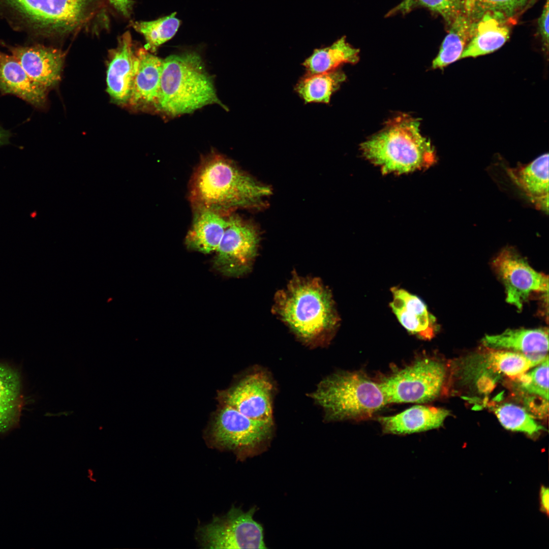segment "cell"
<instances>
[{
    "label": "cell",
    "mask_w": 549,
    "mask_h": 549,
    "mask_svg": "<svg viewBox=\"0 0 549 549\" xmlns=\"http://www.w3.org/2000/svg\"><path fill=\"white\" fill-rule=\"evenodd\" d=\"M109 2L120 12L125 15H128L131 8L130 0H108Z\"/></svg>",
    "instance_id": "cell-34"
},
{
    "label": "cell",
    "mask_w": 549,
    "mask_h": 549,
    "mask_svg": "<svg viewBox=\"0 0 549 549\" xmlns=\"http://www.w3.org/2000/svg\"><path fill=\"white\" fill-rule=\"evenodd\" d=\"M540 505L541 510L548 514L549 508V491L548 489L545 486H542L540 492Z\"/></svg>",
    "instance_id": "cell-35"
},
{
    "label": "cell",
    "mask_w": 549,
    "mask_h": 549,
    "mask_svg": "<svg viewBox=\"0 0 549 549\" xmlns=\"http://www.w3.org/2000/svg\"><path fill=\"white\" fill-rule=\"evenodd\" d=\"M492 265L505 286L506 300L518 310L532 293H548V277L534 270L512 248L504 249Z\"/></svg>",
    "instance_id": "cell-11"
},
{
    "label": "cell",
    "mask_w": 549,
    "mask_h": 549,
    "mask_svg": "<svg viewBox=\"0 0 549 549\" xmlns=\"http://www.w3.org/2000/svg\"><path fill=\"white\" fill-rule=\"evenodd\" d=\"M358 54L359 50L343 37L328 47L315 49L303 65L310 74L328 72L344 63H356Z\"/></svg>",
    "instance_id": "cell-24"
},
{
    "label": "cell",
    "mask_w": 549,
    "mask_h": 549,
    "mask_svg": "<svg viewBox=\"0 0 549 549\" xmlns=\"http://www.w3.org/2000/svg\"><path fill=\"white\" fill-rule=\"evenodd\" d=\"M538 33L545 49L548 46V0H546L541 15L538 19Z\"/></svg>",
    "instance_id": "cell-33"
},
{
    "label": "cell",
    "mask_w": 549,
    "mask_h": 549,
    "mask_svg": "<svg viewBox=\"0 0 549 549\" xmlns=\"http://www.w3.org/2000/svg\"><path fill=\"white\" fill-rule=\"evenodd\" d=\"M443 363L422 357L379 382L387 404L425 403L438 398L445 386Z\"/></svg>",
    "instance_id": "cell-7"
},
{
    "label": "cell",
    "mask_w": 549,
    "mask_h": 549,
    "mask_svg": "<svg viewBox=\"0 0 549 549\" xmlns=\"http://www.w3.org/2000/svg\"><path fill=\"white\" fill-rule=\"evenodd\" d=\"M272 388L267 375L256 372L246 376L224 392V404L250 418L272 421Z\"/></svg>",
    "instance_id": "cell-12"
},
{
    "label": "cell",
    "mask_w": 549,
    "mask_h": 549,
    "mask_svg": "<svg viewBox=\"0 0 549 549\" xmlns=\"http://www.w3.org/2000/svg\"><path fill=\"white\" fill-rule=\"evenodd\" d=\"M6 46L29 77L47 89L60 80L64 60L60 50L39 44Z\"/></svg>",
    "instance_id": "cell-13"
},
{
    "label": "cell",
    "mask_w": 549,
    "mask_h": 549,
    "mask_svg": "<svg viewBox=\"0 0 549 549\" xmlns=\"http://www.w3.org/2000/svg\"><path fill=\"white\" fill-rule=\"evenodd\" d=\"M270 188L215 151L204 156L191 177L189 196L194 208L230 214L241 208L260 207Z\"/></svg>",
    "instance_id": "cell-2"
},
{
    "label": "cell",
    "mask_w": 549,
    "mask_h": 549,
    "mask_svg": "<svg viewBox=\"0 0 549 549\" xmlns=\"http://www.w3.org/2000/svg\"><path fill=\"white\" fill-rule=\"evenodd\" d=\"M11 136L9 131L0 126V146L9 143Z\"/></svg>",
    "instance_id": "cell-36"
},
{
    "label": "cell",
    "mask_w": 549,
    "mask_h": 549,
    "mask_svg": "<svg viewBox=\"0 0 549 549\" xmlns=\"http://www.w3.org/2000/svg\"><path fill=\"white\" fill-rule=\"evenodd\" d=\"M192 224L185 238L188 248L205 254L216 252L230 214L206 208H194ZM232 213V212H231Z\"/></svg>",
    "instance_id": "cell-19"
},
{
    "label": "cell",
    "mask_w": 549,
    "mask_h": 549,
    "mask_svg": "<svg viewBox=\"0 0 549 549\" xmlns=\"http://www.w3.org/2000/svg\"><path fill=\"white\" fill-rule=\"evenodd\" d=\"M175 12L154 21L136 22L134 24V28L145 38L146 49L154 51L174 36L180 25V20L175 17Z\"/></svg>",
    "instance_id": "cell-29"
},
{
    "label": "cell",
    "mask_w": 549,
    "mask_h": 549,
    "mask_svg": "<svg viewBox=\"0 0 549 549\" xmlns=\"http://www.w3.org/2000/svg\"><path fill=\"white\" fill-rule=\"evenodd\" d=\"M131 35L127 32L119 39L109 54L107 69V91L118 103L129 102L137 67Z\"/></svg>",
    "instance_id": "cell-15"
},
{
    "label": "cell",
    "mask_w": 549,
    "mask_h": 549,
    "mask_svg": "<svg viewBox=\"0 0 549 549\" xmlns=\"http://www.w3.org/2000/svg\"><path fill=\"white\" fill-rule=\"evenodd\" d=\"M536 0H464L463 11L476 21L485 14L501 17L512 24Z\"/></svg>",
    "instance_id": "cell-27"
},
{
    "label": "cell",
    "mask_w": 549,
    "mask_h": 549,
    "mask_svg": "<svg viewBox=\"0 0 549 549\" xmlns=\"http://www.w3.org/2000/svg\"><path fill=\"white\" fill-rule=\"evenodd\" d=\"M273 421L250 418L224 404L213 423L211 437L219 446L236 451L253 448L268 439Z\"/></svg>",
    "instance_id": "cell-10"
},
{
    "label": "cell",
    "mask_w": 549,
    "mask_h": 549,
    "mask_svg": "<svg viewBox=\"0 0 549 549\" xmlns=\"http://www.w3.org/2000/svg\"><path fill=\"white\" fill-rule=\"evenodd\" d=\"M515 378L521 391L533 395L528 399L538 398L548 401V357L533 370Z\"/></svg>",
    "instance_id": "cell-32"
},
{
    "label": "cell",
    "mask_w": 549,
    "mask_h": 549,
    "mask_svg": "<svg viewBox=\"0 0 549 549\" xmlns=\"http://www.w3.org/2000/svg\"><path fill=\"white\" fill-rule=\"evenodd\" d=\"M493 350L485 354L486 368L513 378L539 364L548 357L547 354L528 355L512 351Z\"/></svg>",
    "instance_id": "cell-28"
},
{
    "label": "cell",
    "mask_w": 549,
    "mask_h": 549,
    "mask_svg": "<svg viewBox=\"0 0 549 549\" xmlns=\"http://www.w3.org/2000/svg\"><path fill=\"white\" fill-rule=\"evenodd\" d=\"M340 70L310 74L302 78L296 86L297 92L308 103H328L331 95L346 79Z\"/></svg>",
    "instance_id": "cell-26"
},
{
    "label": "cell",
    "mask_w": 549,
    "mask_h": 549,
    "mask_svg": "<svg viewBox=\"0 0 549 549\" xmlns=\"http://www.w3.org/2000/svg\"><path fill=\"white\" fill-rule=\"evenodd\" d=\"M98 0H0V8L35 35L73 33L94 16Z\"/></svg>",
    "instance_id": "cell-6"
},
{
    "label": "cell",
    "mask_w": 549,
    "mask_h": 549,
    "mask_svg": "<svg viewBox=\"0 0 549 549\" xmlns=\"http://www.w3.org/2000/svg\"><path fill=\"white\" fill-rule=\"evenodd\" d=\"M483 346L491 349H508L528 355L547 354L548 330L546 328L508 329L496 335H486Z\"/></svg>",
    "instance_id": "cell-20"
},
{
    "label": "cell",
    "mask_w": 549,
    "mask_h": 549,
    "mask_svg": "<svg viewBox=\"0 0 549 549\" xmlns=\"http://www.w3.org/2000/svg\"><path fill=\"white\" fill-rule=\"evenodd\" d=\"M419 118L401 114L361 143L363 157L383 174L401 175L428 169L436 162L434 148L423 136Z\"/></svg>",
    "instance_id": "cell-3"
},
{
    "label": "cell",
    "mask_w": 549,
    "mask_h": 549,
    "mask_svg": "<svg viewBox=\"0 0 549 549\" xmlns=\"http://www.w3.org/2000/svg\"><path fill=\"white\" fill-rule=\"evenodd\" d=\"M391 310L408 332L424 340L433 338L438 326L435 317L425 302L417 295L399 287L391 288Z\"/></svg>",
    "instance_id": "cell-14"
},
{
    "label": "cell",
    "mask_w": 549,
    "mask_h": 549,
    "mask_svg": "<svg viewBox=\"0 0 549 549\" xmlns=\"http://www.w3.org/2000/svg\"><path fill=\"white\" fill-rule=\"evenodd\" d=\"M510 174L525 194L541 209L548 210V155L509 170Z\"/></svg>",
    "instance_id": "cell-22"
},
{
    "label": "cell",
    "mask_w": 549,
    "mask_h": 549,
    "mask_svg": "<svg viewBox=\"0 0 549 549\" xmlns=\"http://www.w3.org/2000/svg\"><path fill=\"white\" fill-rule=\"evenodd\" d=\"M137 67L129 102L132 105L158 110L163 60L140 49L136 53Z\"/></svg>",
    "instance_id": "cell-16"
},
{
    "label": "cell",
    "mask_w": 549,
    "mask_h": 549,
    "mask_svg": "<svg viewBox=\"0 0 549 549\" xmlns=\"http://www.w3.org/2000/svg\"><path fill=\"white\" fill-rule=\"evenodd\" d=\"M502 425L512 431L523 432L533 436L542 431L544 426L538 423L524 408L510 403L501 405L494 410Z\"/></svg>",
    "instance_id": "cell-30"
},
{
    "label": "cell",
    "mask_w": 549,
    "mask_h": 549,
    "mask_svg": "<svg viewBox=\"0 0 549 549\" xmlns=\"http://www.w3.org/2000/svg\"><path fill=\"white\" fill-rule=\"evenodd\" d=\"M329 420H362L387 404L378 382L358 372L332 374L311 394Z\"/></svg>",
    "instance_id": "cell-5"
},
{
    "label": "cell",
    "mask_w": 549,
    "mask_h": 549,
    "mask_svg": "<svg viewBox=\"0 0 549 549\" xmlns=\"http://www.w3.org/2000/svg\"><path fill=\"white\" fill-rule=\"evenodd\" d=\"M47 89L26 73L11 54L0 50V92L16 96L36 108L44 106Z\"/></svg>",
    "instance_id": "cell-17"
},
{
    "label": "cell",
    "mask_w": 549,
    "mask_h": 549,
    "mask_svg": "<svg viewBox=\"0 0 549 549\" xmlns=\"http://www.w3.org/2000/svg\"><path fill=\"white\" fill-rule=\"evenodd\" d=\"M272 310L297 338L312 346L328 343L341 322L330 290L319 278L296 272L276 293Z\"/></svg>",
    "instance_id": "cell-1"
},
{
    "label": "cell",
    "mask_w": 549,
    "mask_h": 549,
    "mask_svg": "<svg viewBox=\"0 0 549 549\" xmlns=\"http://www.w3.org/2000/svg\"><path fill=\"white\" fill-rule=\"evenodd\" d=\"M214 104L225 107L199 54L186 52L163 60L158 111L175 116Z\"/></svg>",
    "instance_id": "cell-4"
},
{
    "label": "cell",
    "mask_w": 549,
    "mask_h": 549,
    "mask_svg": "<svg viewBox=\"0 0 549 549\" xmlns=\"http://www.w3.org/2000/svg\"><path fill=\"white\" fill-rule=\"evenodd\" d=\"M512 24L499 16L483 15L476 21L472 37L460 58L475 57L499 49L508 39Z\"/></svg>",
    "instance_id": "cell-21"
},
{
    "label": "cell",
    "mask_w": 549,
    "mask_h": 549,
    "mask_svg": "<svg viewBox=\"0 0 549 549\" xmlns=\"http://www.w3.org/2000/svg\"><path fill=\"white\" fill-rule=\"evenodd\" d=\"M475 24L476 21L463 11L458 15L449 26L448 33L433 61V69H443L461 58L472 37Z\"/></svg>",
    "instance_id": "cell-23"
},
{
    "label": "cell",
    "mask_w": 549,
    "mask_h": 549,
    "mask_svg": "<svg viewBox=\"0 0 549 549\" xmlns=\"http://www.w3.org/2000/svg\"><path fill=\"white\" fill-rule=\"evenodd\" d=\"M449 415V411L443 408L417 405L378 420L384 433L406 435L438 428Z\"/></svg>",
    "instance_id": "cell-18"
},
{
    "label": "cell",
    "mask_w": 549,
    "mask_h": 549,
    "mask_svg": "<svg viewBox=\"0 0 549 549\" xmlns=\"http://www.w3.org/2000/svg\"><path fill=\"white\" fill-rule=\"evenodd\" d=\"M252 223L232 212L216 251L214 265L223 275L239 277L248 273L257 255L260 236Z\"/></svg>",
    "instance_id": "cell-8"
},
{
    "label": "cell",
    "mask_w": 549,
    "mask_h": 549,
    "mask_svg": "<svg viewBox=\"0 0 549 549\" xmlns=\"http://www.w3.org/2000/svg\"><path fill=\"white\" fill-rule=\"evenodd\" d=\"M464 0H403L389 13H407L418 7L426 8L439 14L448 27L463 11Z\"/></svg>",
    "instance_id": "cell-31"
},
{
    "label": "cell",
    "mask_w": 549,
    "mask_h": 549,
    "mask_svg": "<svg viewBox=\"0 0 549 549\" xmlns=\"http://www.w3.org/2000/svg\"><path fill=\"white\" fill-rule=\"evenodd\" d=\"M255 508L247 512L232 507L199 529L201 545L208 548H265L263 528L255 521Z\"/></svg>",
    "instance_id": "cell-9"
},
{
    "label": "cell",
    "mask_w": 549,
    "mask_h": 549,
    "mask_svg": "<svg viewBox=\"0 0 549 549\" xmlns=\"http://www.w3.org/2000/svg\"><path fill=\"white\" fill-rule=\"evenodd\" d=\"M20 383L11 369L0 364V433L17 422L20 411Z\"/></svg>",
    "instance_id": "cell-25"
}]
</instances>
